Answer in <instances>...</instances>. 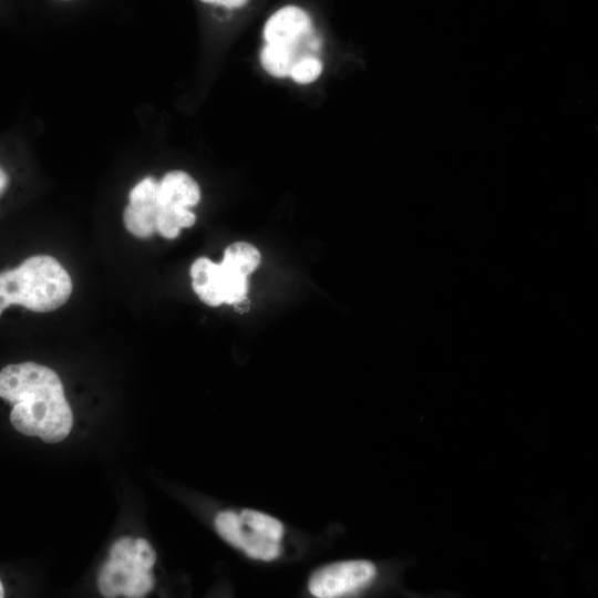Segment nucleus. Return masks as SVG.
Masks as SVG:
<instances>
[{"mask_svg":"<svg viewBox=\"0 0 598 598\" xmlns=\"http://www.w3.org/2000/svg\"><path fill=\"white\" fill-rule=\"evenodd\" d=\"M0 398L12 404L10 421L28 436L47 443L63 441L73 424L63 384L50 368L22 362L0 371Z\"/></svg>","mask_w":598,"mask_h":598,"instance_id":"f257e3e1","label":"nucleus"},{"mask_svg":"<svg viewBox=\"0 0 598 598\" xmlns=\"http://www.w3.org/2000/svg\"><path fill=\"white\" fill-rule=\"evenodd\" d=\"M72 288L69 272L54 257H29L0 274V315L11 305L34 312L54 311L68 301Z\"/></svg>","mask_w":598,"mask_h":598,"instance_id":"f03ea898","label":"nucleus"},{"mask_svg":"<svg viewBox=\"0 0 598 598\" xmlns=\"http://www.w3.org/2000/svg\"><path fill=\"white\" fill-rule=\"evenodd\" d=\"M264 39L260 62L275 78L290 76L300 60L315 56L312 52L320 48L310 16L297 6H285L272 13L264 25Z\"/></svg>","mask_w":598,"mask_h":598,"instance_id":"7ed1b4c3","label":"nucleus"},{"mask_svg":"<svg viewBox=\"0 0 598 598\" xmlns=\"http://www.w3.org/2000/svg\"><path fill=\"white\" fill-rule=\"evenodd\" d=\"M156 554L144 538L121 537L111 547L110 558L97 576L101 595L106 598H142L154 587L152 567Z\"/></svg>","mask_w":598,"mask_h":598,"instance_id":"20e7f679","label":"nucleus"},{"mask_svg":"<svg viewBox=\"0 0 598 598\" xmlns=\"http://www.w3.org/2000/svg\"><path fill=\"white\" fill-rule=\"evenodd\" d=\"M374 576L375 567L368 560L334 563L312 574L309 590L318 598L342 597L368 586Z\"/></svg>","mask_w":598,"mask_h":598,"instance_id":"39448f33","label":"nucleus"},{"mask_svg":"<svg viewBox=\"0 0 598 598\" xmlns=\"http://www.w3.org/2000/svg\"><path fill=\"white\" fill-rule=\"evenodd\" d=\"M158 182L145 177L130 192V203L123 213L125 228L140 238L151 237L156 233L159 205L157 200Z\"/></svg>","mask_w":598,"mask_h":598,"instance_id":"423d86ee","label":"nucleus"},{"mask_svg":"<svg viewBox=\"0 0 598 598\" xmlns=\"http://www.w3.org/2000/svg\"><path fill=\"white\" fill-rule=\"evenodd\" d=\"M157 200L159 207L189 208L200 200V189L186 172L172 171L158 182Z\"/></svg>","mask_w":598,"mask_h":598,"instance_id":"0eeeda50","label":"nucleus"},{"mask_svg":"<svg viewBox=\"0 0 598 598\" xmlns=\"http://www.w3.org/2000/svg\"><path fill=\"white\" fill-rule=\"evenodd\" d=\"M192 286L199 299L210 306L223 303L218 285V264L206 257L197 258L190 267Z\"/></svg>","mask_w":598,"mask_h":598,"instance_id":"6e6552de","label":"nucleus"},{"mask_svg":"<svg viewBox=\"0 0 598 598\" xmlns=\"http://www.w3.org/2000/svg\"><path fill=\"white\" fill-rule=\"evenodd\" d=\"M260 252L254 245L245 241H237L226 248L224 259L220 264L228 269L247 277L257 269L260 264Z\"/></svg>","mask_w":598,"mask_h":598,"instance_id":"1a4fd4ad","label":"nucleus"},{"mask_svg":"<svg viewBox=\"0 0 598 598\" xmlns=\"http://www.w3.org/2000/svg\"><path fill=\"white\" fill-rule=\"evenodd\" d=\"M195 221L196 216L188 208L159 207L156 233L167 239H174L182 228L190 227Z\"/></svg>","mask_w":598,"mask_h":598,"instance_id":"9d476101","label":"nucleus"},{"mask_svg":"<svg viewBox=\"0 0 598 598\" xmlns=\"http://www.w3.org/2000/svg\"><path fill=\"white\" fill-rule=\"evenodd\" d=\"M239 548L250 558L260 560H272L277 558L281 551L279 542L260 536L245 526H243V536Z\"/></svg>","mask_w":598,"mask_h":598,"instance_id":"9b49d317","label":"nucleus"},{"mask_svg":"<svg viewBox=\"0 0 598 598\" xmlns=\"http://www.w3.org/2000/svg\"><path fill=\"white\" fill-rule=\"evenodd\" d=\"M243 526L266 538L280 542L283 536V525L265 513L244 509L239 514Z\"/></svg>","mask_w":598,"mask_h":598,"instance_id":"f8f14e48","label":"nucleus"},{"mask_svg":"<svg viewBox=\"0 0 598 598\" xmlns=\"http://www.w3.org/2000/svg\"><path fill=\"white\" fill-rule=\"evenodd\" d=\"M218 285L223 303H236L246 297L247 277L218 264Z\"/></svg>","mask_w":598,"mask_h":598,"instance_id":"ddd939ff","label":"nucleus"},{"mask_svg":"<svg viewBox=\"0 0 598 598\" xmlns=\"http://www.w3.org/2000/svg\"><path fill=\"white\" fill-rule=\"evenodd\" d=\"M215 527L221 538L231 546L239 548L243 536V525L238 514L231 511L218 513L215 518Z\"/></svg>","mask_w":598,"mask_h":598,"instance_id":"4468645a","label":"nucleus"},{"mask_svg":"<svg viewBox=\"0 0 598 598\" xmlns=\"http://www.w3.org/2000/svg\"><path fill=\"white\" fill-rule=\"evenodd\" d=\"M322 72V63L316 56L300 60L291 70L290 76L300 84L316 81Z\"/></svg>","mask_w":598,"mask_h":598,"instance_id":"2eb2a0df","label":"nucleus"},{"mask_svg":"<svg viewBox=\"0 0 598 598\" xmlns=\"http://www.w3.org/2000/svg\"><path fill=\"white\" fill-rule=\"evenodd\" d=\"M204 3L220 6L228 9H238L244 7L249 0H199Z\"/></svg>","mask_w":598,"mask_h":598,"instance_id":"dca6fc26","label":"nucleus"},{"mask_svg":"<svg viewBox=\"0 0 598 598\" xmlns=\"http://www.w3.org/2000/svg\"><path fill=\"white\" fill-rule=\"evenodd\" d=\"M9 183L8 174L0 167V195L6 190Z\"/></svg>","mask_w":598,"mask_h":598,"instance_id":"f3484780","label":"nucleus"},{"mask_svg":"<svg viewBox=\"0 0 598 598\" xmlns=\"http://www.w3.org/2000/svg\"><path fill=\"white\" fill-rule=\"evenodd\" d=\"M234 305H235L236 311H239V312H245L249 308V301H248V299L246 297L240 299L239 301H237Z\"/></svg>","mask_w":598,"mask_h":598,"instance_id":"a211bd4d","label":"nucleus"},{"mask_svg":"<svg viewBox=\"0 0 598 598\" xmlns=\"http://www.w3.org/2000/svg\"><path fill=\"white\" fill-rule=\"evenodd\" d=\"M4 596V589H3V586L0 581V598H2Z\"/></svg>","mask_w":598,"mask_h":598,"instance_id":"6ab92c4d","label":"nucleus"},{"mask_svg":"<svg viewBox=\"0 0 598 598\" xmlns=\"http://www.w3.org/2000/svg\"><path fill=\"white\" fill-rule=\"evenodd\" d=\"M64 1H70V0H64Z\"/></svg>","mask_w":598,"mask_h":598,"instance_id":"aec40b11","label":"nucleus"}]
</instances>
